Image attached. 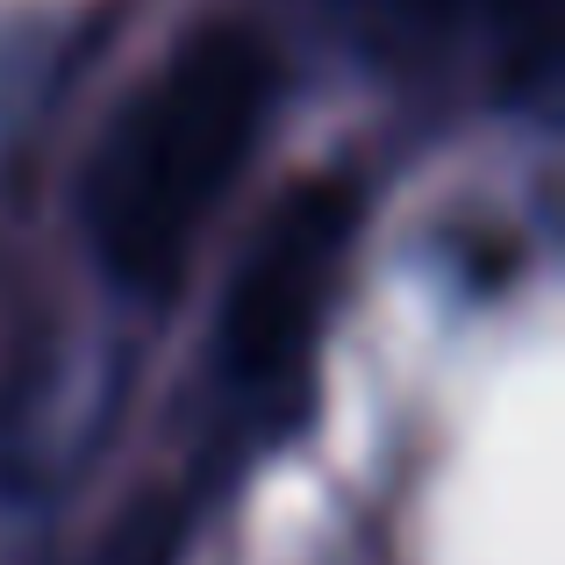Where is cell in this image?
Listing matches in <instances>:
<instances>
[{"label":"cell","instance_id":"obj_1","mask_svg":"<svg viewBox=\"0 0 565 565\" xmlns=\"http://www.w3.org/2000/svg\"><path fill=\"white\" fill-rule=\"evenodd\" d=\"M265 108H273V51L244 22L193 29L151 72L86 180V222L122 287L166 294L186 273L193 236L244 172Z\"/></svg>","mask_w":565,"mask_h":565},{"label":"cell","instance_id":"obj_2","mask_svg":"<svg viewBox=\"0 0 565 565\" xmlns=\"http://www.w3.org/2000/svg\"><path fill=\"white\" fill-rule=\"evenodd\" d=\"M351 230H359L351 180H301L265 215L258 244L244 250V273L222 301V365L236 386H273L308 365Z\"/></svg>","mask_w":565,"mask_h":565},{"label":"cell","instance_id":"obj_3","mask_svg":"<svg viewBox=\"0 0 565 565\" xmlns=\"http://www.w3.org/2000/svg\"><path fill=\"white\" fill-rule=\"evenodd\" d=\"M172 530H180V523H172V509L151 494L122 530H115V544L100 552V565H172Z\"/></svg>","mask_w":565,"mask_h":565}]
</instances>
